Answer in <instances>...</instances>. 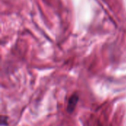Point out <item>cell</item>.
Returning a JSON list of instances; mask_svg holds the SVG:
<instances>
[{
  "mask_svg": "<svg viewBox=\"0 0 126 126\" xmlns=\"http://www.w3.org/2000/svg\"><path fill=\"white\" fill-rule=\"evenodd\" d=\"M77 100H78V96H75V97H72L69 102V107L68 109L71 111H72L77 103Z\"/></svg>",
  "mask_w": 126,
  "mask_h": 126,
  "instance_id": "1",
  "label": "cell"
}]
</instances>
